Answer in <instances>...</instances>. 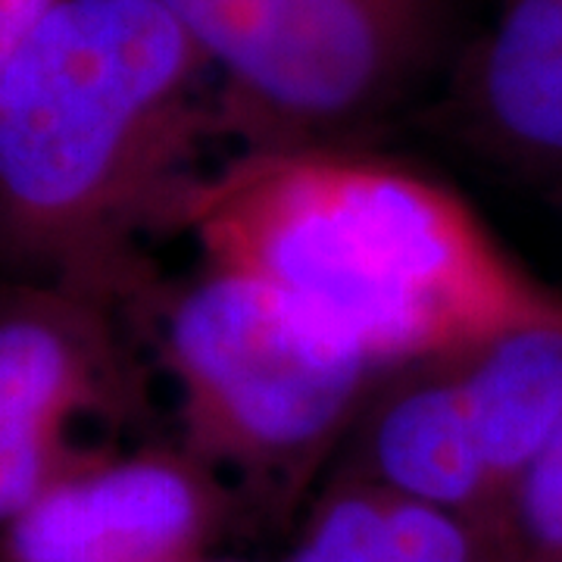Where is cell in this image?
I'll return each mask as SVG.
<instances>
[{
    "mask_svg": "<svg viewBox=\"0 0 562 562\" xmlns=\"http://www.w3.org/2000/svg\"><path fill=\"white\" fill-rule=\"evenodd\" d=\"M179 232L279 291L382 372L453 357L557 310L453 188L369 147L235 150Z\"/></svg>",
    "mask_w": 562,
    "mask_h": 562,
    "instance_id": "cell-2",
    "label": "cell"
},
{
    "mask_svg": "<svg viewBox=\"0 0 562 562\" xmlns=\"http://www.w3.org/2000/svg\"><path fill=\"white\" fill-rule=\"evenodd\" d=\"M450 360L503 513L516 482L562 422V303Z\"/></svg>",
    "mask_w": 562,
    "mask_h": 562,
    "instance_id": "cell-9",
    "label": "cell"
},
{
    "mask_svg": "<svg viewBox=\"0 0 562 562\" xmlns=\"http://www.w3.org/2000/svg\"><path fill=\"white\" fill-rule=\"evenodd\" d=\"M213 138V69L160 0H60L0 76V281L147 319V247L179 232Z\"/></svg>",
    "mask_w": 562,
    "mask_h": 562,
    "instance_id": "cell-1",
    "label": "cell"
},
{
    "mask_svg": "<svg viewBox=\"0 0 562 562\" xmlns=\"http://www.w3.org/2000/svg\"><path fill=\"white\" fill-rule=\"evenodd\" d=\"M206 562H235V560H220V557H213V560H206Z\"/></svg>",
    "mask_w": 562,
    "mask_h": 562,
    "instance_id": "cell-13",
    "label": "cell"
},
{
    "mask_svg": "<svg viewBox=\"0 0 562 562\" xmlns=\"http://www.w3.org/2000/svg\"><path fill=\"white\" fill-rule=\"evenodd\" d=\"M443 125L522 181H562V0H503L453 76Z\"/></svg>",
    "mask_w": 562,
    "mask_h": 562,
    "instance_id": "cell-8",
    "label": "cell"
},
{
    "mask_svg": "<svg viewBox=\"0 0 562 562\" xmlns=\"http://www.w3.org/2000/svg\"><path fill=\"white\" fill-rule=\"evenodd\" d=\"M235 491L179 441L113 450L0 528V562H206L238 522Z\"/></svg>",
    "mask_w": 562,
    "mask_h": 562,
    "instance_id": "cell-6",
    "label": "cell"
},
{
    "mask_svg": "<svg viewBox=\"0 0 562 562\" xmlns=\"http://www.w3.org/2000/svg\"><path fill=\"white\" fill-rule=\"evenodd\" d=\"M138 325L85 291L0 281V528L150 425Z\"/></svg>",
    "mask_w": 562,
    "mask_h": 562,
    "instance_id": "cell-5",
    "label": "cell"
},
{
    "mask_svg": "<svg viewBox=\"0 0 562 562\" xmlns=\"http://www.w3.org/2000/svg\"><path fill=\"white\" fill-rule=\"evenodd\" d=\"M284 562H494V553L475 525L331 472Z\"/></svg>",
    "mask_w": 562,
    "mask_h": 562,
    "instance_id": "cell-10",
    "label": "cell"
},
{
    "mask_svg": "<svg viewBox=\"0 0 562 562\" xmlns=\"http://www.w3.org/2000/svg\"><path fill=\"white\" fill-rule=\"evenodd\" d=\"M179 406L176 441L244 509L288 519L328 479L382 369L279 291L203 262L147 313Z\"/></svg>",
    "mask_w": 562,
    "mask_h": 562,
    "instance_id": "cell-3",
    "label": "cell"
},
{
    "mask_svg": "<svg viewBox=\"0 0 562 562\" xmlns=\"http://www.w3.org/2000/svg\"><path fill=\"white\" fill-rule=\"evenodd\" d=\"M216 79L238 150L366 147L438 72L447 0H160Z\"/></svg>",
    "mask_w": 562,
    "mask_h": 562,
    "instance_id": "cell-4",
    "label": "cell"
},
{
    "mask_svg": "<svg viewBox=\"0 0 562 562\" xmlns=\"http://www.w3.org/2000/svg\"><path fill=\"white\" fill-rule=\"evenodd\" d=\"M60 0H0V76L20 57Z\"/></svg>",
    "mask_w": 562,
    "mask_h": 562,
    "instance_id": "cell-12",
    "label": "cell"
},
{
    "mask_svg": "<svg viewBox=\"0 0 562 562\" xmlns=\"http://www.w3.org/2000/svg\"><path fill=\"white\" fill-rule=\"evenodd\" d=\"M331 472L475 525L494 553L501 501L450 357L384 372Z\"/></svg>",
    "mask_w": 562,
    "mask_h": 562,
    "instance_id": "cell-7",
    "label": "cell"
},
{
    "mask_svg": "<svg viewBox=\"0 0 562 562\" xmlns=\"http://www.w3.org/2000/svg\"><path fill=\"white\" fill-rule=\"evenodd\" d=\"M562 557V422L503 506L494 562H557Z\"/></svg>",
    "mask_w": 562,
    "mask_h": 562,
    "instance_id": "cell-11",
    "label": "cell"
}]
</instances>
